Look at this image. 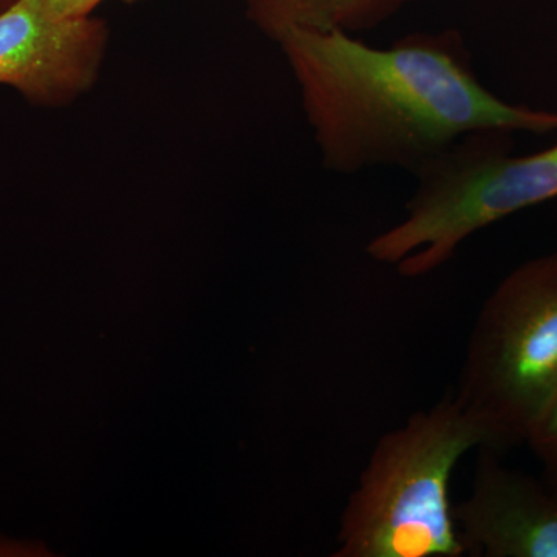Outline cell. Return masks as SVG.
I'll use <instances>...</instances> for the list:
<instances>
[{
  "mask_svg": "<svg viewBox=\"0 0 557 557\" xmlns=\"http://www.w3.org/2000/svg\"><path fill=\"white\" fill-rule=\"evenodd\" d=\"M104 22L60 21L39 0L0 11V86L44 108L72 104L94 89L108 51Z\"/></svg>",
  "mask_w": 557,
  "mask_h": 557,
  "instance_id": "obj_5",
  "label": "cell"
},
{
  "mask_svg": "<svg viewBox=\"0 0 557 557\" xmlns=\"http://www.w3.org/2000/svg\"><path fill=\"white\" fill-rule=\"evenodd\" d=\"M104 0H39L42 9L54 20L75 21L90 17L95 9ZM126 3H137L141 0H123Z\"/></svg>",
  "mask_w": 557,
  "mask_h": 557,
  "instance_id": "obj_9",
  "label": "cell"
},
{
  "mask_svg": "<svg viewBox=\"0 0 557 557\" xmlns=\"http://www.w3.org/2000/svg\"><path fill=\"white\" fill-rule=\"evenodd\" d=\"M487 435L445 395L376 442L341 519L336 557H461L454 469Z\"/></svg>",
  "mask_w": 557,
  "mask_h": 557,
  "instance_id": "obj_2",
  "label": "cell"
},
{
  "mask_svg": "<svg viewBox=\"0 0 557 557\" xmlns=\"http://www.w3.org/2000/svg\"><path fill=\"white\" fill-rule=\"evenodd\" d=\"M273 42L298 83L322 164L338 174L416 172L480 131L557 132L556 110L502 100L480 83L457 30L410 33L386 49L299 28Z\"/></svg>",
  "mask_w": 557,
  "mask_h": 557,
  "instance_id": "obj_1",
  "label": "cell"
},
{
  "mask_svg": "<svg viewBox=\"0 0 557 557\" xmlns=\"http://www.w3.org/2000/svg\"><path fill=\"white\" fill-rule=\"evenodd\" d=\"M480 448L471 494L454 516L467 553L483 557H557V485L502 463Z\"/></svg>",
  "mask_w": 557,
  "mask_h": 557,
  "instance_id": "obj_6",
  "label": "cell"
},
{
  "mask_svg": "<svg viewBox=\"0 0 557 557\" xmlns=\"http://www.w3.org/2000/svg\"><path fill=\"white\" fill-rule=\"evenodd\" d=\"M248 20L271 40L288 28L344 32L375 30L399 11L421 0H242Z\"/></svg>",
  "mask_w": 557,
  "mask_h": 557,
  "instance_id": "obj_7",
  "label": "cell"
},
{
  "mask_svg": "<svg viewBox=\"0 0 557 557\" xmlns=\"http://www.w3.org/2000/svg\"><path fill=\"white\" fill-rule=\"evenodd\" d=\"M14 0H0V11H2L3 9H7L5 5H11V3H13Z\"/></svg>",
  "mask_w": 557,
  "mask_h": 557,
  "instance_id": "obj_10",
  "label": "cell"
},
{
  "mask_svg": "<svg viewBox=\"0 0 557 557\" xmlns=\"http://www.w3.org/2000/svg\"><path fill=\"white\" fill-rule=\"evenodd\" d=\"M413 175L405 215L366 247L370 259L409 278L442 269L479 231L557 199V145L516 156L512 132H474Z\"/></svg>",
  "mask_w": 557,
  "mask_h": 557,
  "instance_id": "obj_3",
  "label": "cell"
},
{
  "mask_svg": "<svg viewBox=\"0 0 557 557\" xmlns=\"http://www.w3.org/2000/svg\"><path fill=\"white\" fill-rule=\"evenodd\" d=\"M557 394V251L520 263L475 319L457 401L504 453L527 445Z\"/></svg>",
  "mask_w": 557,
  "mask_h": 557,
  "instance_id": "obj_4",
  "label": "cell"
},
{
  "mask_svg": "<svg viewBox=\"0 0 557 557\" xmlns=\"http://www.w3.org/2000/svg\"><path fill=\"white\" fill-rule=\"evenodd\" d=\"M527 445L541 461L545 480L557 485V394L528 437Z\"/></svg>",
  "mask_w": 557,
  "mask_h": 557,
  "instance_id": "obj_8",
  "label": "cell"
}]
</instances>
